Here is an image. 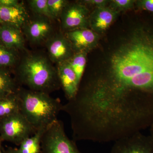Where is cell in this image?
<instances>
[{
    "mask_svg": "<svg viewBox=\"0 0 153 153\" xmlns=\"http://www.w3.org/2000/svg\"><path fill=\"white\" fill-rule=\"evenodd\" d=\"M111 67L93 81L110 106L153 110V34L136 30L114 53Z\"/></svg>",
    "mask_w": 153,
    "mask_h": 153,
    "instance_id": "1",
    "label": "cell"
},
{
    "mask_svg": "<svg viewBox=\"0 0 153 153\" xmlns=\"http://www.w3.org/2000/svg\"><path fill=\"white\" fill-rule=\"evenodd\" d=\"M20 112L36 130L46 129L58 120L63 105L48 94L19 88Z\"/></svg>",
    "mask_w": 153,
    "mask_h": 153,
    "instance_id": "2",
    "label": "cell"
},
{
    "mask_svg": "<svg viewBox=\"0 0 153 153\" xmlns=\"http://www.w3.org/2000/svg\"><path fill=\"white\" fill-rule=\"evenodd\" d=\"M15 78L18 85L48 94L61 87L57 70L46 57L41 55L25 57L18 68Z\"/></svg>",
    "mask_w": 153,
    "mask_h": 153,
    "instance_id": "3",
    "label": "cell"
},
{
    "mask_svg": "<svg viewBox=\"0 0 153 153\" xmlns=\"http://www.w3.org/2000/svg\"><path fill=\"white\" fill-rule=\"evenodd\" d=\"M41 146V153H82L75 141L67 136L63 122L58 119L44 131Z\"/></svg>",
    "mask_w": 153,
    "mask_h": 153,
    "instance_id": "4",
    "label": "cell"
},
{
    "mask_svg": "<svg viewBox=\"0 0 153 153\" xmlns=\"http://www.w3.org/2000/svg\"><path fill=\"white\" fill-rule=\"evenodd\" d=\"M37 131L20 112L16 113L0 120V146L6 141L19 146Z\"/></svg>",
    "mask_w": 153,
    "mask_h": 153,
    "instance_id": "5",
    "label": "cell"
},
{
    "mask_svg": "<svg viewBox=\"0 0 153 153\" xmlns=\"http://www.w3.org/2000/svg\"><path fill=\"white\" fill-rule=\"evenodd\" d=\"M110 153H153V137L141 132L114 142Z\"/></svg>",
    "mask_w": 153,
    "mask_h": 153,
    "instance_id": "6",
    "label": "cell"
},
{
    "mask_svg": "<svg viewBox=\"0 0 153 153\" xmlns=\"http://www.w3.org/2000/svg\"><path fill=\"white\" fill-rule=\"evenodd\" d=\"M90 14L86 6L82 3L67 4L60 16L62 28L67 32L87 28Z\"/></svg>",
    "mask_w": 153,
    "mask_h": 153,
    "instance_id": "7",
    "label": "cell"
},
{
    "mask_svg": "<svg viewBox=\"0 0 153 153\" xmlns=\"http://www.w3.org/2000/svg\"><path fill=\"white\" fill-rule=\"evenodd\" d=\"M65 36L75 52H87L95 47L99 40V34L88 28L67 32Z\"/></svg>",
    "mask_w": 153,
    "mask_h": 153,
    "instance_id": "8",
    "label": "cell"
},
{
    "mask_svg": "<svg viewBox=\"0 0 153 153\" xmlns=\"http://www.w3.org/2000/svg\"><path fill=\"white\" fill-rule=\"evenodd\" d=\"M48 39L47 50L52 62L58 64L68 60L74 54V50L66 36L57 34Z\"/></svg>",
    "mask_w": 153,
    "mask_h": 153,
    "instance_id": "9",
    "label": "cell"
},
{
    "mask_svg": "<svg viewBox=\"0 0 153 153\" xmlns=\"http://www.w3.org/2000/svg\"><path fill=\"white\" fill-rule=\"evenodd\" d=\"M119 14V12L108 6L95 8L89 16L88 26L96 33L101 34L108 29Z\"/></svg>",
    "mask_w": 153,
    "mask_h": 153,
    "instance_id": "10",
    "label": "cell"
},
{
    "mask_svg": "<svg viewBox=\"0 0 153 153\" xmlns=\"http://www.w3.org/2000/svg\"><path fill=\"white\" fill-rule=\"evenodd\" d=\"M24 27L26 36L35 44L41 43L47 39L52 31L49 19L41 16L28 21Z\"/></svg>",
    "mask_w": 153,
    "mask_h": 153,
    "instance_id": "11",
    "label": "cell"
},
{
    "mask_svg": "<svg viewBox=\"0 0 153 153\" xmlns=\"http://www.w3.org/2000/svg\"><path fill=\"white\" fill-rule=\"evenodd\" d=\"M56 70L66 99L68 101L72 99L76 95L79 86L76 74L67 60L58 63Z\"/></svg>",
    "mask_w": 153,
    "mask_h": 153,
    "instance_id": "12",
    "label": "cell"
},
{
    "mask_svg": "<svg viewBox=\"0 0 153 153\" xmlns=\"http://www.w3.org/2000/svg\"><path fill=\"white\" fill-rule=\"evenodd\" d=\"M28 18L27 12L22 4L12 7L0 4V25L21 29L28 22Z\"/></svg>",
    "mask_w": 153,
    "mask_h": 153,
    "instance_id": "13",
    "label": "cell"
},
{
    "mask_svg": "<svg viewBox=\"0 0 153 153\" xmlns=\"http://www.w3.org/2000/svg\"><path fill=\"white\" fill-rule=\"evenodd\" d=\"M0 43L14 51L24 49L25 41L21 29L0 25Z\"/></svg>",
    "mask_w": 153,
    "mask_h": 153,
    "instance_id": "14",
    "label": "cell"
},
{
    "mask_svg": "<svg viewBox=\"0 0 153 153\" xmlns=\"http://www.w3.org/2000/svg\"><path fill=\"white\" fill-rule=\"evenodd\" d=\"M47 129V128H46ZM45 129L40 130L32 136L24 140L19 148L9 147L4 153H41V137Z\"/></svg>",
    "mask_w": 153,
    "mask_h": 153,
    "instance_id": "15",
    "label": "cell"
},
{
    "mask_svg": "<svg viewBox=\"0 0 153 153\" xmlns=\"http://www.w3.org/2000/svg\"><path fill=\"white\" fill-rule=\"evenodd\" d=\"M19 88L8 69L0 68V98L16 93Z\"/></svg>",
    "mask_w": 153,
    "mask_h": 153,
    "instance_id": "16",
    "label": "cell"
},
{
    "mask_svg": "<svg viewBox=\"0 0 153 153\" xmlns=\"http://www.w3.org/2000/svg\"><path fill=\"white\" fill-rule=\"evenodd\" d=\"M17 92L0 98V120L20 112Z\"/></svg>",
    "mask_w": 153,
    "mask_h": 153,
    "instance_id": "17",
    "label": "cell"
},
{
    "mask_svg": "<svg viewBox=\"0 0 153 153\" xmlns=\"http://www.w3.org/2000/svg\"><path fill=\"white\" fill-rule=\"evenodd\" d=\"M87 52H75L67 60L68 63L76 74V79L79 85L83 76L86 66Z\"/></svg>",
    "mask_w": 153,
    "mask_h": 153,
    "instance_id": "18",
    "label": "cell"
},
{
    "mask_svg": "<svg viewBox=\"0 0 153 153\" xmlns=\"http://www.w3.org/2000/svg\"><path fill=\"white\" fill-rule=\"evenodd\" d=\"M15 51L0 43V68L8 69L16 64L17 56Z\"/></svg>",
    "mask_w": 153,
    "mask_h": 153,
    "instance_id": "19",
    "label": "cell"
},
{
    "mask_svg": "<svg viewBox=\"0 0 153 153\" xmlns=\"http://www.w3.org/2000/svg\"><path fill=\"white\" fill-rule=\"evenodd\" d=\"M29 4L32 10L38 16L54 19L49 11L47 0H31L29 1Z\"/></svg>",
    "mask_w": 153,
    "mask_h": 153,
    "instance_id": "20",
    "label": "cell"
},
{
    "mask_svg": "<svg viewBox=\"0 0 153 153\" xmlns=\"http://www.w3.org/2000/svg\"><path fill=\"white\" fill-rule=\"evenodd\" d=\"M47 4L50 13L55 19L60 16L68 2L65 0H47Z\"/></svg>",
    "mask_w": 153,
    "mask_h": 153,
    "instance_id": "21",
    "label": "cell"
},
{
    "mask_svg": "<svg viewBox=\"0 0 153 153\" xmlns=\"http://www.w3.org/2000/svg\"><path fill=\"white\" fill-rule=\"evenodd\" d=\"M136 1L133 0H113L110 1L108 7L120 13L131 9Z\"/></svg>",
    "mask_w": 153,
    "mask_h": 153,
    "instance_id": "22",
    "label": "cell"
},
{
    "mask_svg": "<svg viewBox=\"0 0 153 153\" xmlns=\"http://www.w3.org/2000/svg\"><path fill=\"white\" fill-rule=\"evenodd\" d=\"M110 1L107 0H85L81 2L83 4L94 6L95 8L108 7Z\"/></svg>",
    "mask_w": 153,
    "mask_h": 153,
    "instance_id": "23",
    "label": "cell"
},
{
    "mask_svg": "<svg viewBox=\"0 0 153 153\" xmlns=\"http://www.w3.org/2000/svg\"><path fill=\"white\" fill-rule=\"evenodd\" d=\"M136 3L139 8L153 13V0H140Z\"/></svg>",
    "mask_w": 153,
    "mask_h": 153,
    "instance_id": "24",
    "label": "cell"
},
{
    "mask_svg": "<svg viewBox=\"0 0 153 153\" xmlns=\"http://www.w3.org/2000/svg\"><path fill=\"white\" fill-rule=\"evenodd\" d=\"M21 4L17 0H0V4L7 7H17Z\"/></svg>",
    "mask_w": 153,
    "mask_h": 153,
    "instance_id": "25",
    "label": "cell"
},
{
    "mask_svg": "<svg viewBox=\"0 0 153 153\" xmlns=\"http://www.w3.org/2000/svg\"><path fill=\"white\" fill-rule=\"evenodd\" d=\"M149 130L151 135L153 137V123L150 127Z\"/></svg>",
    "mask_w": 153,
    "mask_h": 153,
    "instance_id": "26",
    "label": "cell"
},
{
    "mask_svg": "<svg viewBox=\"0 0 153 153\" xmlns=\"http://www.w3.org/2000/svg\"><path fill=\"white\" fill-rule=\"evenodd\" d=\"M0 153H4L1 146H0Z\"/></svg>",
    "mask_w": 153,
    "mask_h": 153,
    "instance_id": "27",
    "label": "cell"
}]
</instances>
